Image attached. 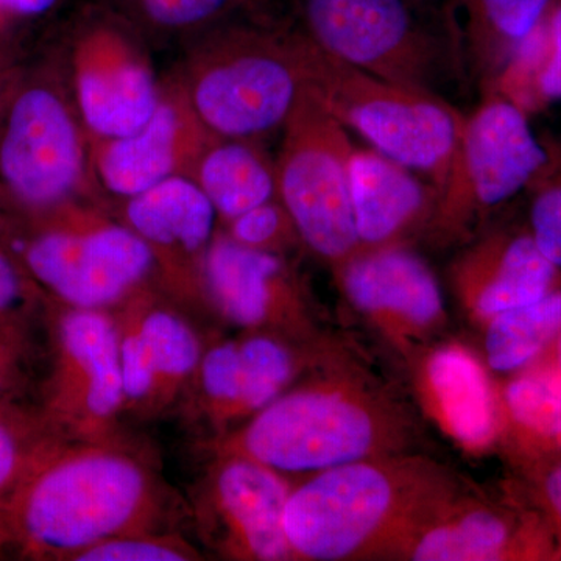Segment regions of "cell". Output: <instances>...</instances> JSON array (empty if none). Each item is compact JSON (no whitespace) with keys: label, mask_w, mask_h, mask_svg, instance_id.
I'll return each mask as SVG.
<instances>
[{"label":"cell","mask_w":561,"mask_h":561,"mask_svg":"<svg viewBox=\"0 0 561 561\" xmlns=\"http://www.w3.org/2000/svg\"><path fill=\"white\" fill-rule=\"evenodd\" d=\"M157 507L149 471L105 448L43 446L0 502V546L32 559H70L122 535L142 534Z\"/></svg>","instance_id":"6da1fadb"},{"label":"cell","mask_w":561,"mask_h":561,"mask_svg":"<svg viewBox=\"0 0 561 561\" xmlns=\"http://www.w3.org/2000/svg\"><path fill=\"white\" fill-rule=\"evenodd\" d=\"M172 87L213 139L279 130L309 91L295 28L245 18L187 44Z\"/></svg>","instance_id":"7a4b0ae2"},{"label":"cell","mask_w":561,"mask_h":561,"mask_svg":"<svg viewBox=\"0 0 561 561\" xmlns=\"http://www.w3.org/2000/svg\"><path fill=\"white\" fill-rule=\"evenodd\" d=\"M298 5V28L316 46L378 79L443 99L470 79L460 28L437 18L431 3L300 0Z\"/></svg>","instance_id":"3957f363"},{"label":"cell","mask_w":561,"mask_h":561,"mask_svg":"<svg viewBox=\"0 0 561 561\" xmlns=\"http://www.w3.org/2000/svg\"><path fill=\"white\" fill-rule=\"evenodd\" d=\"M295 39L313 98L343 127L424 176L438 194L467 116L446 99L398 87L337 60L298 27Z\"/></svg>","instance_id":"277c9868"},{"label":"cell","mask_w":561,"mask_h":561,"mask_svg":"<svg viewBox=\"0 0 561 561\" xmlns=\"http://www.w3.org/2000/svg\"><path fill=\"white\" fill-rule=\"evenodd\" d=\"M275 161L278 201L309 249L342 265L359 253L346 128L306 92L283 127Z\"/></svg>","instance_id":"5b68a950"},{"label":"cell","mask_w":561,"mask_h":561,"mask_svg":"<svg viewBox=\"0 0 561 561\" xmlns=\"http://www.w3.org/2000/svg\"><path fill=\"white\" fill-rule=\"evenodd\" d=\"M381 437V423L364 402L342 391L312 389L265 405L227 442L225 453L272 470L320 472L364 459Z\"/></svg>","instance_id":"8992f818"},{"label":"cell","mask_w":561,"mask_h":561,"mask_svg":"<svg viewBox=\"0 0 561 561\" xmlns=\"http://www.w3.org/2000/svg\"><path fill=\"white\" fill-rule=\"evenodd\" d=\"M404 493L400 472L381 465L357 460L320 471L287 501L291 556L342 560L360 552L400 515Z\"/></svg>","instance_id":"52a82bcc"},{"label":"cell","mask_w":561,"mask_h":561,"mask_svg":"<svg viewBox=\"0 0 561 561\" xmlns=\"http://www.w3.org/2000/svg\"><path fill=\"white\" fill-rule=\"evenodd\" d=\"M546 164L548 154L524 111L500 94L485 95L465 117L451 169L437 194L438 216L457 227L518 194Z\"/></svg>","instance_id":"ba28073f"},{"label":"cell","mask_w":561,"mask_h":561,"mask_svg":"<svg viewBox=\"0 0 561 561\" xmlns=\"http://www.w3.org/2000/svg\"><path fill=\"white\" fill-rule=\"evenodd\" d=\"M90 135L60 92L33 87L11 105L0 142V173L22 201L50 206L94 179Z\"/></svg>","instance_id":"9c48e42d"},{"label":"cell","mask_w":561,"mask_h":561,"mask_svg":"<svg viewBox=\"0 0 561 561\" xmlns=\"http://www.w3.org/2000/svg\"><path fill=\"white\" fill-rule=\"evenodd\" d=\"M138 35L114 14L83 25L73 92L76 108L92 142L125 138L149 124L164 98Z\"/></svg>","instance_id":"30bf717a"},{"label":"cell","mask_w":561,"mask_h":561,"mask_svg":"<svg viewBox=\"0 0 561 561\" xmlns=\"http://www.w3.org/2000/svg\"><path fill=\"white\" fill-rule=\"evenodd\" d=\"M28 268L73 308L102 309L146 278L154 250L131 228L103 225L87 231H50L28 247Z\"/></svg>","instance_id":"8fae6325"},{"label":"cell","mask_w":561,"mask_h":561,"mask_svg":"<svg viewBox=\"0 0 561 561\" xmlns=\"http://www.w3.org/2000/svg\"><path fill=\"white\" fill-rule=\"evenodd\" d=\"M210 139L169 83L149 124L125 138L92 142L94 179L110 194L128 201L172 176L191 175Z\"/></svg>","instance_id":"7c38bea8"},{"label":"cell","mask_w":561,"mask_h":561,"mask_svg":"<svg viewBox=\"0 0 561 561\" xmlns=\"http://www.w3.org/2000/svg\"><path fill=\"white\" fill-rule=\"evenodd\" d=\"M60 360L51 408L98 424L124 402L119 332L101 309L73 308L58 330Z\"/></svg>","instance_id":"4fadbf2b"},{"label":"cell","mask_w":561,"mask_h":561,"mask_svg":"<svg viewBox=\"0 0 561 561\" xmlns=\"http://www.w3.org/2000/svg\"><path fill=\"white\" fill-rule=\"evenodd\" d=\"M351 198L359 253L393 247L437 203V191L419 173L378 150L354 149Z\"/></svg>","instance_id":"5bb4252c"},{"label":"cell","mask_w":561,"mask_h":561,"mask_svg":"<svg viewBox=\"0 0 561 561\" xmlns=\"http://www.w3.org/2000/svg\"><path fill=\"white\" fill-rule=\"evenodd\" d=\"M214 501L243 551L257 560L290 559L284 529L289 490L260 461L228 456L214 478Z\"/></svg>","instance_id":"9a60e30c"},{"label":"cell","mask_w":561,"mask_h":561,"mask_svg":"<svg viewBox=\"0 0 561 561\" xmlns=\"http://www.w3.org/2000/svg\"><path fill=\"white\" fill-rule=\"evenodd\" d=\"M342 284L354 305L364 311L389 312L416 324L442 313V291L427 265L409 251H364L342 264Z\"/></svg>","instance_id":"2e32d148"},{"label":"cell","mask_w":561,"mask_h":561,"mask_svg":"<svg viewBox=\"0 0 561 561\" xmlns=\"http://www.w3.org/2000/svg\"><path fill=\"white\" fill-rule=\"evenodd\" d=\"M556 265L546 260L531 236H518L500 247L474 250L460 265V280L483 317L522 308L551 291Z\"/></svg>","instance_id":"e0dca14e"},{"label":"cell","mask_w":561,"mask_h":561,"mask_svg":"<svg viewBox=\"0 0 561 561\" xmlns=\"http://www.w3.org/2000/svg\"><path fill=\"white\" fill-rule=\"evenodd\" d=\"M203 272L221 311L243 327L267 319L275 301L289 289L286 267L278 256L242 245L230 236L209 243Z\"/></svg>","instance_id":"ac0fdd59"},{"label":"cell","mask_w":561,"mask_h":561,"mask_svg":"<svg viewBox=\"0 0 561 561\" xmlns=\"http://www.w3.org/2000/svg\"><path fill=\"white\" fill-rule=\"evenodd\" d=\"M463 14L461 46L468 77L490 95L551 0H453Z\"/></svg>","instance_id":"d6986e66"},{"label":"cell","mask_w":561,"mask_h":561,"mask_svg":"<svg viewBox=\"0 0 561 561\" xmlns=\"http://www.w3.org/2000/svg\"><path fill=\"white\" fill-rule=\"evenodd\" d=\"M217 214L208 195L190 173L172 176L151 190L128 198L127 227L151 249L197 253L208 249Z\"/></svg>","instance_id":"ffe728a7"},{"label":"cell","mask_w":561,"mask_h":561,"mask_svg":"<svg viewBox=\"0 0 561 561\" xmlns=\"http://www.w3.org/2000/svg\"><path fill=\"white\" fill-rule=\"evenodd\" d=\"M191 176L227 220L278 198L275 161L253 140H209L192 165Z\"/></svg>","instance_id":"44dd1931"},{"label":"cell","mask_w":561,"mask_h":561,"mask_svg":"<svg viewBox=\"0 0 561 561\" xmlns=\"http://www.w3.org/2000/svg\"><path fill=\"white\" fill-rule=\"evenodd\" d=\"M427 378L454 437L472 448L489 443L494 432L493 398L479 362L465 350H442L432 356Z\"/></svg>","instance_id":"7402d4cb"},{"label":"cell","mask_w":561,"mask_h":561,"mask_svg":"<svg viewBox=\"0 0 561 561\" xmlns=\"http://www.w3.org/2000/svg\"><path fill=\"white\" fill-rule=\"evenodd\" d=\"M271 0H116V14L140 38L192 41L245 18H267Z\"/></svg>","instance_id":"603a6c76"},{"label":"cell","mask_w":561,"mask_h":561,"mask_svg":"<svg viewBox=\"0 0 561 561\" xmlns=\"http://www.w3.org/2000/svg\"><path fill=\"white\" fill-rule=\"evenodd\" d=\"M561 330V291L494 316L486 332V356L494 370L511 371L534 359Z\"/></svg>","instance_id":"cb8c5ba5"},{"label":"cell","mask_w":561,"mask_h":561,"mask_svg":"<svg viewBox=\"0 0 561 561\" xmlns=\"http://www.w3.org/2000/svg\"><path fill=\"white\" fill-rule=\"evenodd\" d=\"M511 529L496 513L472 511L427 530L412 549L419 561H482L501 559Z\"/></svg>","instance_id":"d4e9b609"},{"label":"cell","mask_w":561,"mask_h":561,"mask_svg":"<svg viewBox=\"0 0 561 561\" xmlns=\"http://www.w3.org/2000/svg\"><path fill=\"white\" fill-rule=\"evenodd\" d=\"M139 327L153 357L154 391L175 389L201 364V345L194 331L168 311L147 313Z\"/></svg>","instance_id":"484cf974"},{"label":"cell","mask_w":561,"mask_h":561,"mask_svg":"<svg viewBox=\"0 0 561 561\" xmlns=\"http://www.w3.org/2000/svg\"><path fill=\"white\" fill-rule=\"evenodd\" d=\"M239 353L242 368L239 413L262 411L289 381V353L279 343L265 337H254L241 343Z\"/></svg>","instance_id":"4316f807"},{"label":"cell","mask_w":561,"mask_h":561,"mask_svg":"<svg viewBox=\"0 0 561 561\" xmlns=\"http://www.w3.org/2000/svg\"><path fill=\"white\" fill-rule=\"evenodd\" d=\"M513 419L527 430L561 437V373L531 371L505 391Z\"/></svg>","instance_id":"83f0119b"},{"label":"cell","mask_w":561,"mask_h":561,"mask_svg":"<svg viewBox=\"0 0 561 561\" xmlns=\"http://www.w3.org/2000/svg\"><path fill=\"white\" fill-rule=\"evenodd\" d=\"M206 400L220 415H239L242 393L241 353L238 343L214 346L202 360Z\"/></svg>","instance_id":"f1b7e54d"},{"label":"cell","mask_w":561,"mask_h":561,"mask_svg":"<svg viewBox=\"0 0 561 561\" xmlns=\"http://www.w3.org/2000/svg\"><path fill=\"white\" fill-rule=\"evenodd\" d=\"M191 556L192 553L186 551L180 542L144 534H130L92 545L77 553L72 560L184 561L191 560Z\"/></svg>","instance_id":"f546056e"},{"label":"cell","mask_w":561,"mask_h":561,"mask_svg":"<svg viewBox=\"0 0 561 561\" xmlns=\"http://www.w3.org/2000/svg\"><path fill=\"white\" fill-rule=\"evenodd\" d=\"M122 383L125 400H144L157 387V371L151 357L149 343L140 331L139 323L119 337Z\"/></svg>","instance_id":"4dcf8cb0"},{"label":"cell","mask_w":561,"mask_h":561,"mask_svg":"<svg viewBox=\"0 0 561 561\" xmlns=\"http://www.w3.org/2000/svg\"><path fill=\"white\" fill-rule=\"evenodd\" d=\"M230 238L251 249L268 251L286 234L287 227H294L289 214L280 202H268L247 210L242 216L230 220ZM295 228V227H294ZM297 231V230H295Z\"/></svg>","instance_id":"1f68e13d"},{"label":"cell","mask_w":561,"mask_h":561,"mask_svg":"<svg viewBox=\"0 0 561 561\" xmlns=\"http://www.w3.org/2000/svg\"><path fill=\"white\" fill-rule=\"evenodd\" d=\"M531 238L546 260L561 267V186L548 187L531 206Z\"/></svg>","instance_id":"d6a6232c"},{"label":"cell","mask_w":561,"mask_h":561,"mask_svg":"<svg viewBox=\"0 0 561 561\" xmlns=\"http://www.w3.org/2000/svg\"><path fill=\"white\" fill-rule=\"evenodd\" d=\"M43 446H28L20 430L0 416V502L21 481Z\"/></svg>","instance_id":"836d02e7"},{"label":"cell","mask_w":561,"mask_h":561,"mask_svg":"<svg viewBox=\"0 0 561 561\" xmlns=\"http://www.w3.org/2000/svg\"><path fill=\"white\" fill-rule=\"evenodd\" d=\"M548 47L534 88V105L561 99V2L546 13Z\"/></svg>","instance_id":"e575fe53"},{"label":"cell","mask_w":561,"mask_h":561,"mask_svg":"<svg viewBox=\"0 0 561 561\" xmlns=\"http://www.w3.org/2000/svg\"><path fill=\"white\" fill-rule=\"evenodd\" d=\"M20 295V278L11 262L0 254V312L9 309Z\"/></svg>","instance_id":"d590c367"},{"label":"cell","mask_w":561,"mask_h":561,"mask_svg":"<svg viewBox=\"0 0 561 561\" xmlns=\"http://www.w3.org/2000/svg\"><path fill=\"white\" fill-rule=\"evenodd\" d=\"M55 3L57 0H0V10L22 14V16H35V14L46 13Z\"/></svg>","instance_id":"8d00e7d4"},{"label":"cell","mask_w":561,"mask_h":561,"mask_svg":"<svg viewBox=\"0 0 561 561\" xmlns=\"http://www.w3.org/2000/svg\"><path fill=\"white\" fill-rule=\"evenodd\" d=\"M546 496L561 522V467L549 474L548 481H546Z\"/></svg>","instance_id":"74e56055"},{"label":"cell","mask_w":561,"mask_h":561,"mask_svg":"<svg viewBox=\"0 0 561 561\" xmlns=\"http://www.w3.org/2000/svg\"><path fill=\"white\" fill-rule=\"evenodd\" d=\"M416 2H423V3H434L435 0H416ZM449 2L453 3V0H449Z\"/></svg>","instance_id":"f35d334b"},{"label":"cell","mask_w":561,"mask_h":561,"mask_svg":"<svg viewBox=\"0 0 561 561\" xmlns=\"http://www.w3.org/2000/svg\"><path fill=\"white\" fill-rule=\"evenodd\" d=\"M559 360H560V373H561V337L559 343Z\"/></svg>","instance_id":"ab89813d"}]
</instances>
